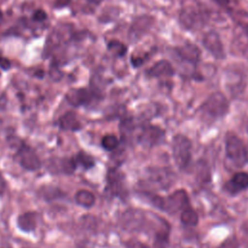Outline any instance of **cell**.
<instances>
[{"mask_svg":"<svg viewBox=\"0 0 248 248\" xmlns=\"http://www.w3.org/2000/svg\"><path fill=\"white\" fill-rule=\"evenodd\" d=\"M120 226L123 230L132 232H147L153 230L154 234L163 230H170V224L165 219L138 208L124 211L120 217Z\"/></svg>","mask_w":248,"mask_h":248,"instance_id":"obj_1","label":"cell"},{"mask_svg":"<svg viewBox=\"0 0 248 248\" xmlns=\"http://www.w3.org/2000/svg\"><path fill=\"white\" fill-rule=\"evenodd\" d=\"M225 167L230 170H240L248 164V149L233 132L225 135Z\"/></svg>","mask_w":248,"mask_h":248,"instance_id":"obj_2","label":"cell"},{"mask_svg":"<svg viewBox=\"0 0 248 248\" xmlns=\"http://www.w3.org/2000/svg\"><path fill=\"white\" fill-rule=\"evenodd\" d=\"M175 181V173L167 167H149L145 170L140 185L143 192L167 191Z\"/></svg>","mask_w":248,"mask_h":248,"instance_id":"obj_3","label":"cell"},{"mask_svg":"<svg viewBox=\"0 0 248 248\" xmlns=\"http://www.w3.org/2000/svg\"><path fill=\"white\" fill-rule=\"evenodd\" d=\"M230 104L226 96L221 92H214L201 106L202 115L210 121H216L226 116Z\"/></svg>","mask_w":248,"mask_h":248,"instance_id":"obj_4","label":"cell"},{"mask_svg":"<svg viewBox=\"0 0 248 248\" xmlns=\"http://www.w3.org/2000/svg\"><path fill=\"white\" fill-rule=\"evenodd\" d=\"M192 140L183 134H175L171 140V152L175 165L179 170H186L192 161Z\"/></svg>","mask_w":248,"mask_h":248,"instance_id":"obj_5","label":"cell"},{"mask_svg":"<svg viewBox=\"0 0 248 248\" xmlns=\"http://www.w3.org/2000/svg\"><path fill=\"white\" fill-rule=\"evenodd\" d=\"M165 138L166 131L163 128L149 123L137 126L134 135V140L146 148L159 145L164 141Z\"/></svg>","mask_w":248,"mask_h":248,"instance_id":"obj_6","label":"cell"},{"mask_svg":"<svg viewBox=\"0 0 248 248\" xmlns=\"http://www.w3.org/2000/svg\"><path fill=\"white\" fill-rule=\"evenodd\" d=\"M105 194L108 198L121 200H125L128 196L126 177L117 167H111L107 171Z\"/></svg>","mask_w":248,"mask_h":248,"instance_id":"obj_7","label":"cell"},{"mask_svg":"<svg viewBox=\"0 0 248 248\" xmlns=\"http://www.w3.org/2000/svg\"><path fill=\"white\" fill-rule=\"evenodd\" d=\"M11 143L16 146V158L22 169L28 171H36L42 168V162L36 151L20 139L16 142L13 139Z\"/></svg>","mask_w":248,"mask_h":248,"instance_id":"obj_8","label":"cell"},{"mask_svg":"<svg viewBox=\"0 0 248 248\" xmlns=\"http://www.w3.org/2000/svg\"><path fill=\"white\" fill-rule=\"evenodd\" d=\"M191 205L190 198L186 190L177 189L167 197H162V202L159 210L169 214L181 212L184 208Z\"/></svg>","mask_w":248,"mask_h":248,"instance_id":"obj_9","label":"cell"},{"mask_svg":"<svg viewBox=\"0 0 248 248\" xmlns=\"http://www.w3.org/2000/svg\"><path fill=\"white\" fill-rule=\"evenodd\" d=\"M46 168L53 174H73L78 169V164L73 157H53L47 161Z\"/></svg>","mask_w":248,"mask_h":248,"instance_id":"obj_10","label":"cell"},{"mask_svg":"<svg viewBox=\"0 0 248 248\" xmlns=\"http://www.w3.org/2000/svg\"><path fill=\"white\" fill-rule=\"evenodd\" d=\"M248 189V172L239 170L234 172L223 185V190L230 196H236Z\"/></svg>","mask_w":248,"mask_h":248,"instance_id":"obj_11","label":"cell"},{"mask_svg":"<svg viewBox=\"0 0 248 248\" xmlns=\"http://www.w3.org/2000/svg\"><path fill=\"white\" fill-rule=\"evenodd\" d=\"M96 97V93L88 88H74L69 90L65 96L67 102L76 108L89 105Z\"/></svg>","mask_w":248,"mask_h":248,"instance_id":"obj_12","label":"cell"},{"mask_svg":"<svg viewBox=\"0 0 248 248\" xmlns=\"http://www.w3.org/2000/svg\"><path fill=\"white\" fill-rule=\"evenodd\" d=\"M38 225V213L36 211H26L16 218L17 228L24 232H31L36 230Z\"/></svg>","mask_w":248,"mask_h":248,"instance_id":"obj_13","label":"cell"},{"mask_svg":"<svg viewBox=\"0 0 248 248\" xmlns=\"http://www.w3.org/2000/svg\"><path fill=\"white\" fill-rule=\"evenodd\" d=\"M205 48L216 58L224 57V49L219 36L214 32L207 33L203 38Z\"/></svg>","mask_w":248,"mask_h":248,"instance_id":"obj_14","label":"cell"},{"mask_svg":"<svg viewBox=\"0 0 248 248\" xmlns=\"http://www.w3.org/2000/svg\"><path fill=\"white\" fill-rule=\"evenodd\" d=\"M58 126L63 131L78 132L81 129V123L73 111H67L58 118Z\"/></svg>","mask_w":248,"mask_h":248,"instance_id":"obj_15","label":"cell"},{"mask_svg":"<svg viewBox=\"0 0 248 248\" xmlns=\"http://www.w3.org/2000/svg\"><path fill=\"white\" fill-rule=\"evenodd\" d=\"M137 125L135 124L133 118L126 117L121 120L119 124V132L121 135L122 140L125 142H131L134 140V135Z\"/></svg>","mask_w":248,"mask_h":248,"instance_id":"obj_16","label":"cell"},{"mask_svg":"<svg viewBox=\"0 0 248 248\" xmlns=\"http://www.w3.org/2000/svg\"><path fill=\"white\" fill-rule=\"evenodd\" d=\"M38 195L46 202H52L65 196V193L58 187L52 185H44L39 188Z\"/></svg>","mask_w":248,"mask_h":248,"instance_id":"obj_17","label":"cell"},{"mask_svg":"<svg viewBox=\"0 0 248 248\" xmlns=\"http://www.w3.org/2000/svg\"><path fill=\"white\" fill-rule=\"evenodd\" d=\"M180 222L185 227H196L199 224V214L192 207V205L187 206L180 212Z\"/></svg>","mask_w":248,"mask_h":248,"instance_id":"obj_18","label":"cell"},{"mask_svg":"<svg viewBox=\"0 0 248 248\" xmlns=\"http://www.w3.org/2000/svg\"><path fill=\"white\" fill-rule=\"evenodd\" d=\"M76 202L85 208H90L95 204L96 198L92 192L86 189H80L75 194Z\"/></svg>","mask_w":248,"mask_h":248,"instance_id":"obj_19","label":"cell"},{"mask_svg":"<svg viewBox=\"0 0 248 248\" xmlns=\"http://www.w3.org/2000/svg\"><path fill=\"white\" fill-rule=\"evenodd\" d=\"M173 74L172 68L170 64L168 61H159L155 65H153L149 70H148V75L150 77H169Z\"/></svg>","mask_w":248,"mask_h":248,"instance_id":"obj_20","label":"cell"},{"mask_svg":"<svg viewBox=\"0 0 248 248\" xmlns=\"http://www.w3.org/2000/svg\"><path fill=\"white\" fill-rule=\"evenodd\" d=\"M75 159L77 161L78 167H81L85 170H88L92 169L96 164L95 159L90 154L86 153L83 150L78 152L75 155Z\"/></svg>","mask_w":248,"mask_h":248,"instance_id":"obj_21","label":"cell"},{"mask_svg":"<svg viewBox=\"0 0 248 248\" xmlns=\"http://www.w3.org/2000/svg\"><path fill=\"white\" fill-rule=\"evenodd\" d=\"M210 179V170L206 162L200 160L197 163V180L199 183H207Z\"/></svg>","mask_w":248,"mask_h":248,"instance_id":"obj_22","label":"cell"},{"mask_svg":"<svg viewBox=\"0 0 248 248\" xmlns=\"http://www.w3.org/2000/svg\"><path fill=\"white\" fill-rule=\"evenodd\" d=\"M170 231V230H163L154 234L153 248H169Z\"/></svg>","mask_w":248,"mask_h":248,"instance_id":"obj_23","label":"cell"},{"mask_svg":"<svg viewBox=\"0 0 248 248\" xmlns=\"http://www.w3.org/2000/svg\"><path fill=\"white\" fill-rule=\"evenodd\" d=\"M119 139L111 134L105 135L101 140L102 147L107 151H114L119 146Z\"/></svg>","mask_w":248,"mask_h":248,"instance_id":"obj_24","label":"cell"},{"mask_svg":"<svg viewBox=\"0 0 248 248\" xmlns=\"http://www.w3.org/2000/svg\"><path fill=\"white\" fill-rule=\"evenodd\" d=\"M108 48L112 54L116 56H123L127 51V47L125 46V45H123L119 41H110L108 45Z\"/></svg>","mask_w":248,"mask_h":248,"instance_id":"obj_25","label":"cell"},{"mask_svg":"<svg viewBox=\"0 0 248 248\" xmlns=\"http://www.w3.org/2000/svg\"><path fill=\"white\" fill-rule=\"evenodd\" d=\"M239 242L235 236H229L220 246L219 248H238Z\"/></svg>","mask_w":248,"mask_h":248,"instance_id":"obj_26","label":"cell"},{"mask_svg":"<svg viewBox=\"0 0 248 248\" xmlns=\"http://www.w3.org/2000/svg\"><path fill=\"white\" fill-rule=\"evenodd\" d=\"M126 246H127V248H151L147 244H145L140 240H137V239L129 240L126 243Z\"/></svg>","mask_w":248,"mask_h":248,"instance_id":"obj_27","label":"cell"},{"mask_svg":"<svg viewBox=\"0 0 248 248\" xmlns=\"http://www.w3.org/2000/svg\"><path fill=\"white\" fill-rule=\"evenodd\" d=\"M33 18L36 20V21H44L46 18V14L43 11V10H38L35 12L34 16H33Z\"/></svg>","mask_w":248,"mask_h":248,"instance_id":"obj_28","label":"cell"},{"mask_svg":"<svg viewBox=\"0 0 248 248\" xmlns=\"http://www.w3.org/2000/svg\"><path fill=\"white\" fill-rule=\"evenodd\" d=\"M11 67V63L8 59L0 57V68H2L3 70H8Z\"/></svg>","mask_w":248,"mask_h":248,"instance_id":"obj_29","label":"cell"},{"mask_svg":"<svg viewBox=\"0 0 248 248\" xmlns=\"http://www.w3.org/2000/svg\"><path fill=\"white\" fill-rule=\"evenodd\" d=\"M6 190V180L0 172V197L5 193Z\"/></svg>","mask_w":248,"mask_h":248,"instance_id":"obj_30","label":"cell"},{"mask_svg":"<svg viewBox=\"0 0 248 248\" xmlns=\"http://www.w3.org/2000/svg\"><path fill=\"white\" fill-rule=\"evenodd\" d=\"M70 2V0H57L56 1V6L57 7H64L66 5H68Z\"/></svg>","mask_w":248,"mask_h":248,"instance_id":"obj_31","label":"cell"},{"mask_svg":"<svg viewBox=\"0 0 248 248\" xmlns=\"http://www.w3.org/2000/svg\"><path fill=\"white\" fill-rule=\"evenodd\" d=\"M90 1H92V2L95 3V4H98V3H100L102 0H90Z\"/></svg>","mask_w":248,"mask_h":248,"instance_id":"obj_32","label":"cell"},{"mask_svg":"<svg viewBox=\"0 0 248 248\" xmlns=\"http://www.w3.org/2000/svg\"><path fill=\"white\" fill-rule=\"evenodd\" d=\"M2 20H3V15H2V12L0 11V24H1Z\"/></svg>","mask_w":248,"mask_h":248,"instance_id":"obj_33","label":"cell"},{"mask_svg":"<svg viewBox=\"0 0 248 248\" xmlns=\"http://www.w3.org/2000/svg\"><path fill=\"white\" fill-rule=\"evenodd\" d=\"M24 248H32V247H24Z\"/></svg>","mask_w":248,"mask_h":248,"instance_id":"obj_34","label":"cell"},{"mask_svg":"<svg viewBox=\"0 0 248 248\" xmlns=\"http://www.w3.org/2000/svg\"><path fill=\"white\" fill-rule=\"evenodd\" d=\"M188 248H190V247H188Z\"/></svg>","mask_w":248,"mask_h":248,"instance_id":"obj_35","label":"cell"}]
</instances>
